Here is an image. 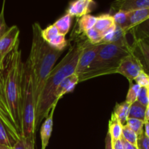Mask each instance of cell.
<instances>
[{
	"label": "cell",
	"mask_w": 149,
	"mask_h": 149,
	"mask_svg": "<svg viewBox=\"0 0 149 149\" xmlns=\"http://www.w3.org/2000/svg\"><path fill=\"white\" fill-rule=\"evenodd\" d=\"M41 34H42V37L43 40H45L47 43H48L52 39H54L57 35L59 34V32H58V29L55 27V25L52 24L47 26L46 29H42Z\"/></svg>",
	"instance_id": "obj_28"
},
{
	"label": "cell",
	"mask_w": 149,
	"mask_h": 149,
	"mask_svg": "<svg viewBox=\"0 0 149 149\" xmlns=\"http://www.w3.org/2000/svg\"><path fill=\"white\" fill-rule=\"evenodd\" d=\"M132 52L130 45L101 43L94 61L83 74L78 76L79 82L100 76L116 74L121 61Z\"/></svg>",
	"instance_id": "obj_4"
},
{
	"label": "cell",
	"mask_w": 149,
	"mask_h": 149,
	"mask_svg": "<svg viewBox=\"0 0 149 149\" xmlns=\"http://www.w3.org/2000/svg\"><path fill=\"white\" fill-rule=\"evenodd\" d=\"M144 71L143 67L139 58L134 54L132 53L125 57L121 61L116 74H119L127 79L130 84L135 81L141 71Z\"/></svg>",
	"instance_id": "obj_6"
},
{
	"label": "cell",
	"mask_w": 149,
	"mask_h": 149,
	"mask_svg": "<svg viewBox=\"0 0 149 149\" xmlns=\"http://www.w3.org/2000/svg\"><path fill=\"white\" fill-rule=\"evenodd\" d=\"M149 19V8L141 9L130 12L129 17V26L127 32L129 33L131 30L139 26L142 23Z\"/></svg>",
	"instance_id": "obj_15"
},
{
	"label": "cell",
	"mask_w": 149,
	"mask_h": 149,
	"mask_svg": "<svg viewBox=\"0 0 149 149\" xmlns=\"http://www.w3.org/2000/svg\"><path fill=\"white\" fill-rule=\"evenodd\" d=\"M149 8V0H121L114 1L111 9L114 11L132 12L141 9Z\"/></svg>",
	"instance_id": "obj_11"
},
{
	"label": "cell",
	"mask_w": 149,
	"mask_h": 149,
	"mask_svg": "<svg viewBox=\"0 0 149 149\" xmlns=\"http://www.w3.org/2000/svg\"><path fill=\"white\" fill-rule=\"evenodd\" d=\"M85 34L89 39V42L92 45H99L102 43L104 38V33L97 31L95 28L85 32Z\"/></svg>",
	"instance_id": "obj_25"
},
{
	"label": "cell",
	"mask_w": 149,
	"mask_h": 149,
	"mask_svg": "<svg viewBox=\"0 0 149 149\" xmlns=\"http://www.w3.org/2000/svg\"><path fill=\"white\" fill-rule=\"evenodd\" d=\"M142 40H143L144 42H146V43L149 45V38H147V39H142Z\"/></svg>",
	"instance_id": "obj_42"
},
{
	"label": "cell",
	"mask_w": 149,
	"mask_h": 149,
	"mask_svg": "<svg viewBox=\"0 0 149 149\" xmlns=\"http://www.w3.org/2000/svg\"><path fill=\"white\" fill-rule=\"evenodd\" d=\"M96 20H97V17L90 14L81 17L79 21V31L85 33L87 31L93 29L96 23Z\"/></svg>",
	"instance_id": "obj_21"
},
{
	"label": "cell",
	"mask_w": 149,
	"mask_h": 149,
	"mask_svg": "<svg viewBox=\"0 0 149 149\" xmlns=\"http://www.w3.org/2000/svg\"><path fill=\"white\" fill-rule=\"evenodd\" d=\"M24 63L20 40L0 62V119L13 142L23 138L22 107Z\"/></svg>",
	"instance_id": "obj_1"
},
{
	"label": "cell",
	"mask_w": 149,
	"mask_h": 149,
	"mask_svg": "<svg viewBox=\"0 0 149 149\" xmlns=\"http://www.w3.org/2000/svg\"><path fill=\"white\" fill-rule=\"evenodd\" d=\"M112 146H113V149H124L123 145V139L122 138L118 141L112 142Z\"/></svg>",
	"instance_id": "obj_36"
},
{
	"label": "cell",
	"mask_w": 149,
	"mask_h": 149,
	"mask_svg": "<svg viewBox=\"0 0 149 149\" xmlns=\"http://www.w3.org/2000/svg\"><path fill=\"white\" fill-rule=\"evenodd\" d=\"M144 124H145L144 121L129 118L125 125L127 126L130 130H132L133 132H135L138 136H140L144 133Z\"/></svg>",
	"instance_id": "obj_24"
},
{
	"label": "cell",
	"mask_w": 149,
	"mask_h": 149,
	"mask_svg": "<svg viewBox=\"0 0 149 149\" xmlns=\"http://www.w3.org/2000/svg\"><path fill=\"white\" fill-rule=\"evenodd\" d=\"M102 43L118 44L124 46L130 45L127 39V32L116 25L105 33Z\"/></svg>",
	"instance_id": "obj_12"
},
{
	"label": "cell",
	"mask_w": 149,
	"mask_h": 149,
	"mask_svg": "<svg viewBox=\"0 0 149 149\" xmlns=\"http://www.w3.org/2000/svg\"><path fill=\"white\" fill-rule=\"evenodd\" d=\"M4 9H5V1H3L2 7L0 12V38L2 37L10 29V27L7 26L4 18Z\"/></svg>",
	"instance_id": "obj_31"
},
{
	"label": "cell",
	"mask_w": 149,
	"mask_h": 149,
	"mask_svg": "<svg viewBox=\"0 0 149 149\" xmlns=\"http://www.w3.org/2000/svg\"><path fill=\"white\" fill-rule=\"evenodd\" d=\"M137 146L138 149H149V138L144 133L138 136Z\"/></svg>",
	"instance_id": "obj_34"
},
{
	"label": "cell",
	"mask_w": 149,
	"mask_h": 149,
	"mask_svg": "<svg viewBox=\"0 0 149 149\" xmlns=\"http://www.w3.org/2000/svg\"><path fill=\"white\" fill-rule=\"evenodd\" d=\"M79 82V77L75 74H72V75L69 76V77H67L66 78L64 79L62 82L60 84L59 87H58L56 90L55 95V101L58 102L60 99L63 96L65 95V94L74 91L76 86L77 85Z\"/></svg>",
	"instance_id": "obj_14"
},
{
	"label": "cell",
	"mask_w": 149,
	"mask_h": 149,
	"mask_svg": "<svg viewBox=\"0 0 149 149\" xmlns=\"http://www.w3.org/2000/svg\"><path fill=\"white\" fill-rule=\"evenodd\" d=\"M57 103H55L49 112L47 117L42 125L40 129V137L42 141V149H46L49 143V138L52 135V128H53V115L56 108Z\"/></svg>",
	"instance_id": "obj_13"
},
{
	"label": "cell",
	"mask_w": 149,
	"mask_h": 149,
	"mask_svg": "<svg viewBox=\"0 0 149 149\" xmlns=\"http://www.w3.org/2000/svg\"><path fill=\"white\" fill-rule=\"evenodd\" d=\"M130 106L131 105L127 103L126 101H124L120 103H117L115 106L113 113L123 125H126V122L127 121L128 117H129Z\"/></svg>",
	"instance_id": "obj_18"
},
{
	"label": "cell",
	"mask_w": 149,
	"mask_h": 149,
	"mask_svg": "<svg viewBox=\"0 0 149 149\" xmlns=\"http://www.w3.org/2000/svg\"><path fill=\"white\" fill-rule=\"evenodd\" d=\"M122 139H123V138H122ZM123 145H124V149H138V146H135L127 142V141H125L124 139H123Z\"/></svg>",
	"instance_id": "obj_38"
},
{
	"label": "cell",
	"mask_w": 149,
	"mask_h": 149,
	"mask_svg": "<svg viewBox=\"0 0 149 149\" xmlns=\"http://www.w3.org/2000/svg\"><path fill=\"white\" fill-rule=\"evenodd\" d=\"M115 21L113 15L110 14H103L97 17L95 29L105 34L109 29L115 26Z\"/></svg>",
	"instance_id": "obj_17"
},
{
	"label": "cell",
	"mask_w": 149,
	"mask_h": 149,
	"mask_svg": "<svg viewBox=\"0 0 149 149\" xmlns=\"http://www.w3.org/2000/svg\"><path fill=\"white\" fill-rule=\"evenodd\" d=\"M123 127L124 125L112 113L111 117L109 122V130H108V132L111 138L112 142H114L122 138Z\"/></svg>",
	"instance_id": "obj_16"
},
{
	"label": "cell",
	"mask_w": 149,
	"mask_h": 149,
	"mask_svg": "<svg viewBox=\"0 0 149 149\" xmlns=\"http://www.w3.org/2000/svg\"><path fill=\"white\" fill-rule=\"evenodd\" d=\"M144 135L149 138V122H145L144 124Z\"/></svg>",
	"instance_id": "obj_39"
},
{
	"label": "cell",
	"mask_w": 149,
	"mask_h": 149,
	"mask_svg": "<svg viewBox=\"0 0 149 149\" xmlns=\"http://www.w3.org/2000/svg\"><path fill=\"white\" fill-rule=\"evenodd\" d=\"M48 45L51 47L54 48V49H57V50L63 51L64 49L66 47L68 42H67L66 39H65V36L59 33L54 39H52L50 42H48Z\"/></svg>",
	"instance_id": "obj_27"
},
{
	"label": "cell",
	"mask_w": 149,
	"mask_h": 149,
	"mask_svg": "<svg viewBox=\"0 0 149 149\" xmlns=\"http://www.w3.org/2000/svg\"><path fill=\"white\" fill-rule=\"evenodd\" d=\"M82 49V44L75 43L70 47L66 55L55 65L47 79L41 95L38 100L35 112V130L49 115L55 101V95L58 87L67 77L75 74L76 67Z\"/></svg>",
	"instance_id": "obj_3"
},
{
	"label": "cell",
	"mask_w": 149,
	"mask_h": 149,
	"mask_svg": "<svg viewBox=\"0 0 149 149\" xmlns=\"http://www.w3.org/2000/svg\"><path fill=\"white\" fill-rule=\"evenodd\" d=\"M147 90H148V99H149V87H147Z\"/></svg>",
	"instance_id": "obj_43"
},
{
	"label": "cell",
	"mask_w": 149,
	"mask_h": 149,
	"mask_svg": "<svg viewBox=\"0 0 149 149\" xmlns=\"http://www.w3.org/2000/svg\"><path fill=\"white\" fill-rule=\"evenodd\" d=\"M42 30L38 23L32 25L31 46L29 56L26 60L31 68L36 107L47 79L63 52L51 47L43 40L41 34Z\"/></svg>",
	"instance_id": "obj_2"
},
{
	"label": "cell",
	"mask_w": 149,
	"mask_h": 149,
	"mask_svg": "<svg viewBox=\"0 0 149 149\" xmlns=\"http://www.w3.org/2000/svg\"><path fill=\"white\" fill-rule=\"evenodd\" d=\"M105 145H106V149H113L112 140L109 132H108L107 135H106V140H105Z\"/></svg>",
	"instance_id": "obj_37"
},
{
	"label": "cell",
	"mask_w": 149,
	"mask_h": 149,
	"mask_svg": "<svg viewBox=\"0 0 149 149\" xmlns=\"http://www.w3.org/2000/svg\"><path fill=\"white\" fill-rule=\"evenodd\" d=\"M145 122H149V104L146 106L145 114Z\"/></svg>",
	"instance_id": "obj_40"
},
{
	"label": "cell",
	"mask_w": 149,
	"mask_h": 149,
	"mask_svg": "<svg viewBox=\"0 0 149 149\" xmlns=\"http://www.w3.org/2000/svg\"><path fill=\"white\" fill-rule=\"evenodd\" d=\"M20 29L17 26L10 27L7 33L0 38V62L14 49L19 40Z\"/></svg>",
	"instance_id": "obj_8"
},
{
	"label": "cell",
	"mask_w": 149,
	"mask_h": 149,
	"mask_svg": "<svg viewBox=\"0 0 149 149\" xmlns=\"http://www.w3.org/2000/svg\"><path fill=\"white\" fill-rule=\"evenodd\" d=\"M71 22H72V17L68 13H65L64 15L57 20L53 24L57 28L60 34L65 36L69 31Z\"/></svg>",
	"instance_id": "obj_19"
},
{
	"label": "cell",
	"mask_w": 149,
	"mask_h": 149,
	"mask_svg": "<svg viewBox=\"0 0 149 149\" xmlns=\"http://www.w3.org/2000/svg\"><path fill=\"white\" fill-rule=\"evenodd\" d=\"M122 138L127 142L130 143L132 144V145L137 146V143H138V136L135 132L130 129L127 126L124 125L123 127V132H122Z\"/></svg>",
	"instance_id": "obj_29"
},
{
	"label": "cell",
	"mask_w": 149,
	"mask_h": 149,
	"mask_svg": "<svg viewBox=\"0 0 149 149\" xmlns=\"http://www.w3.org/2000/svg\"><path fill=\"white\" fill-rule=\"evenodd\" d=\"M134 39H145L149 38V19L131 30Z\"/></svg>",
	"instance_id": "obj_22"
},
{
	"label": "cell",
	"mask_w": 149,
	"mask_h": 149,
	"mask_svg": "<svg viewBox=\"0 0 149 149\" xmlns=\"http://www.w3.org/2000/svg\"><path fill=\"white\" fill-rule=\"evenodd\" d=\"M132 52L139 58L145 72L149 74V45L142 39H134Z\"/></svg>",
	"instance_id": "obj_10"
},
{
	"label": "cell",
	"mask_w": 149,
	"mask_h": 149,
	"mask_svg": "<svg viewBox=\"0 0 149 149\" xmlns=\"http://www.w3.org/2000/svg\"><path fill=\"white\" fill-rule=\"evenodd\" d=\"M12 149H29L25 142L24 139L23 138L19 141H16L15 143L13 146Z\"/></svg>",
	"instance_id": "obj_35"
},
{
	"label": "cell",
	"mask_w": 149,
	"mask_h": 149,
	"mask_svg": "<svg viewBox=\"0 0 149 149\" xmlns=\"http://www.w3.org/2000/svg\"><path fill=\"white\" fill-rule=\"evenodd\" d=\"M35 106L33 97L31 73L29 63H24L23 84V107H22V128L23 138L28 148L34 149L35 145Z\"/></svg>",
	"instance_id": "obj_5"
},
{
	"label": "cell",
	"mask_w": 149,
	"mask_h": 149,
	"mask_svg": "<svg viewBox=\"0 0 149 149\" xmlns=\"http://www.w3.org/2000/svg\"><path fill=\"white\" fill-rule=\"evenodd\" d=\"M130 12L118 11L113 15L114 19L115 24L119 26L127 32V30L129 26V17Z\"/></svg>",
	"instance_id": "obj_23"
},
{
	"label": "cell",
	"mask_w": 149,
	"mask_h": 149,
	"mask_svg": "<svg viewBox=\"0 0 149 149\" xmlns=\"http://www.w3.org/2000/svg\"><path fill=\"white\" fill-rule=\"evenodd\" d=\"M141 87H140L138 84H133V83H130V88L128 90V93L126 96V100L125 101L128 103L129 104L132 105L135 102L138 100V95H139L140 90H141Z\"/></svg>",
	"instance_id": "obj_26"
},
{
	"label": "cell",
	"mask_w": 149,
	"mask_h": 149,
	"mask_svg": "<svg viewBox=\"0 0 149 149\" xmlns=\"http://www.w3.org/2000/svg\"><path fill=\"white\" fill-rule=\"evenodd\" d=\"M135 81L141 87H149V74L144 71H141Z\"/></svg>",
	"instance_id": "obj_32"
},
{
	"label": "cell",
	"mask_w": 149,
	"mask_h": 149,
	"mask_svg": "<svg viewBox=\"0 0 149 149\" xmlns=\"http://www.w3.org/2000/svg\"><path fill=\"white\" fill-rule=\"evenodd\" d=\"M146 110V106L142 105L137 100L130 106L128 119H137L145 122Z\"/></svg>",
	"instance_id": "obj_20"
},
{
	"label": "cell",
	"mask_w": 149,
	"mask_h": 149,
	"mask_svg": "<svg viewBox=\"0 0 149 149\" xmlns=\"http://www.w3.org/2000/svg\"><path fill=\"white\" fill-rule=\"evenodd\" d=\"M100 44L92 45L90 42H85L82 44V49L76 67L75 74L77 76L81 75L90 66L97 56Z\"/></svg>",
	"instance_id": "obj_7"
},
{
	"label": "cell",
	"mask_w": 149,
	"mask_h": 149,
	"mask_svg": "<svg viewBox=\"0 0 149 149\" xmlns=\"http://www.w3.org/2000/svg\"><path fill=\"white\" fill-rule=\"evenodd\" d=\"M15 143L12 141L10 137L9 136L7 131L5 127L0 119V144L8 146L10 147H13V146Z\"/></svg>",
	"instance_id": "obj_30"
},
{
	"label": "cell",
	"mask_w": 149,
	"mask_h": 149,
	"mask_svg": "<svg viewBox=\"0 0 149 149\" xmlns=\"http://www.w3.org/2000/svg\"><path fill=\"white\" fill-rule=\"evenodd\" d=\"M96 7V3L92 0H77L69 3L67 13L71 17H81L88 15Z\"/></svg>",
	"instance_id": "obj_9"
},
{
	"label": "cell",
	"mask_w": 149,
	"mask_h": 149,
	"mask_svg": "<svg viewBox=\"0 0 149 149\" xmlns=\"http://www.w3.org/2000/svg\"><path fill=\"white\" fill-rule=\"evenodd\" d=\"M138 101L145 106H147L149 104L148 93L146 87H141V88L139 95L138 97Z\"/></svg>",
	"instance_id": "obj_33"
},
{
	"label": "cell",
	"mask_w": 149,
	"mask_h": 149,
	"mask_svg": "<svg viewBox=\"0 0 149 149\" xmlns=\"http://www.w3.org/2000/svg\"><path fill=\"white\" fill-rule=\"evenodd\" d=\"M0 149H12V147H10L6 145H3V144H0Z\"/></svg>",
	"instance_id": "obj_41"
}]
</instances>
